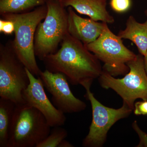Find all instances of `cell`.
Listing matches in <instances>:
<instances>
[{
    "label": "cell",
    "instance_id": "1",
    "mask_svg": "<svg viewBox=\"0 0 147 147\" xmlns=\"http://www.w3.org/2000/svg\"><path fill=\"white\" fill-rule=\"evenodd\" d=\"M59 50L43 60L46 69L62 73L72 85L91 86L102 71L100 61L85 45L69 33Z\"/></svg>",
    "mask_w": 147,
    "mask_h": 147
},
{
    "label": "cell",
    "instance_id": "2",
    "mask_svg": "<svg viewBox=\"0 0 147 147\" xmlns=\"http://www.w3.org/2000/svg\"><path fill=\"white\" fill-rule=\"evenodd\" d=\"M46 3L28 12L1 15L10 20L15 26L14 38L10 42L14 53L26 68L33 75L39 76L41 72L35 55V35L38 26L47 13Z\"/></svg>",
    "mask_w": 147,
    "mask_h": 147
},
{
    "label": "cell",
    "instance_id": "3",
    "mask_svg": "<svg viewBox=\"0 0 147 147\" xmlns=\"http://www.w3.org/2000/svg\"><path fill=\"white\" fill-rule=\"evenodd\" d=\"M51 127L37 109L26 103L16 105L7 147H36Z\"/></svg>",
    "mask_w": 147,
    "mask_h": 147
},
{
    "label": "cell",
    "instance_id": "4",
    "mask_svg": "<svg viewBox=\"0 0 147 147\" xmlns=\"http://www.w3.org/2000/svg\"><path fill=\"white\" fill-rule=\"evenodd\" d=\"M47 13L37 28L35 35V55L43 61L48 55L57 51L60 43L68 33L67 10L61 2L45 3Z\"/></svg>",
    "mask_w": 147,
    "mask_h": 147
},
{
    "label": "cell",
    "instance_id": "5",
    "mask_svg": "<svg viewBox=\"0 0 147 147\" xmlns=\"http://www.w3.org/2000/svg\"><path fill=\"white\" fill-rule=\"evenodd\" d=\"M129 71L121 79L116 78L102 70L98 77L100 86L115 91L122 98L123 103L134 110V102L138 98L147 100V75L144 65V57L139 54L127 63Z\"/></svg>",
    "mask_w": 147,
    "mask_h": 147
},
{
    "label": "cell",
    "instance_id": "6",
    "mask_svg": "<svg viewBox=\"0 0 147 147\" xmlns=\"http://www.w3.org/2000/svg\"><path fill=\"white\" fill-rule=\"evenodd\" d=\"M85 45L104 63L102 70L115 77L128 73L129 69L127 64L137 57L125 46L121 38L111 31L107 24L97 39Z\"/></svg>",
    "mask_w": 147,
    "mask_h": 147
},
{
    "label": "cell",
    "instance_id": "7",
    "mask_svg": "<svg viewBox=\"0 0 147 147\" xmlns=\"http://www.w3.org/2000/svg\"><path fill=\"white\" fill-rule=\"evenodd\" d=\"M30 84L26 68L17 57L11 43L0 46V97L16 105L25 103L24 90Z\"/></svg>",
    "mask_w": 147,
    "mask_h": 147
},
{
    "label": "cell",
    "instance_id": "8",
    "mask_svg": "<svg viewBox=\"0 0 147 147\" xmlns=\"http://www.w3.org/2000/svg\"><path fill=\"white\" fill-rule=\"evenodd\" d=\"M90 88H85V97L90 102L92 119L89 131L83 140L82 146L101 147L106 142L108 131L113 125L121 119L128 117L133 110L124 103L119 109L106 107L96 98L91 91Z\"/></svg>",
    "mask_w": 147,
    "mask_h": 147
},
{
    "label": "cell",
    "instance_id": "9",
    "mask_svg": "<svg viewBox=\"0 0 147 147\" xmlns=\"http://www.w3.org/2000/svg\"><path fill=\"white\" fill-rule=\"evenodd\" d=\"M39 77L52 95L53 105L64 114L79 113L86 109V104L74 96L68 80L62 73L46 69L41 71Z\"/></svg>",
    "mask_w": 147,
    "mask_h": 147
},
{
    "label": "cell",
    "instance_id": "10",
    "mask_svg": "<svg viewBox=\"0 0 147 147\" xmlns=\"http://www.w3.org/2000/svg\"><path fill=\"white\" fill-rule=\"evenodd\" d=\"M26 71L30 84L23 94L25 103L42 113L51 127L64 125L66 120L65 114L58 110L49 100L41 79L39 76L36 78L27 68Z\"/></svg>",
    "mask_w": 147,
    "mask_h": 147
},
{
    "label": "cell",
    "instance_id": "11",
    "mask_svg": "<svg viewBox=\"0 0 147 147\" xmlns=\"http://www.w3.org/2000/svg\"><path fill=\"white\" fill-rule=\"evenodd\" d=\"M68 32L84 45L93 42L102 33L107 23L98 22L91 18H82L71 7H67Z\"/></svg>",
    "mask_w": 147,
    "mask_h": 147
},
{
    "label": "cell",
    "instance_id": "12",
    "mask_svg": "<svg viewBox=\"0 0 147 147\" xmlns=\"http://www.w3.org/2000/svg\"><path fill=\"white\" fill-rule=\"evenodd\" d=\"M65 7H71L80 14L86 15L95 21L112 24L115 19L107 10V0H63Z\"/></svg>",
    "mask_w": 147,
    "mask_h": 147
},
{
    "label": "cell",
    "instance_id": "13",
    "mask_svg": "<svg viewBox=\"0 0 147 147\" xmlns=\"http://www.w3.org/2000/svg\"><path fill=\"white\" fill-rule=\"evenodd\" d=\"M118 36L122 39L129 40L137 46L139 54L144 57L147 52V19L144 23L137 22L134 16L127 19L126 28L119 31Z\"/></svg>",
    "mask_w": 147,
    "mask_h": 147
},
{
    "label": "cell",
    "instance_id": "14",
    "mask_svg": "<svg viewBox=\"0 0 147 147\" xmlns=\"http://www.w3.org/2000/svg\"><path fill=\"white\" fill-rule=\"evenodd\" d=\"M16 105L11 100L0 98V147H7Z\"/></svg>",
    "mask_w": 147,
    "mask_h": 147
},
{
    "label": "cell",
    "instance_id": "15",
    "mask_svg": "<svg viewBox=\"0 0 147 147\" xmlns=\"http://www.w3.org/2000/svg\"><path fill=\"white\" fill-rule=\"evenodd\" d=\"M45 3L42 0H0V13H24Z\"/></svg>",
    "mask_w": 147,
    "mask_h": 147
},
{
    "label": "cell",
    "instance_id": "16",
    "mask_svg": "<svg viewBox=\"0 0 147 147\" xmlns=\"http://www.w3.org/2000/svg\"><path fill=\"white\" fill-rule=\"evenodd\" d=\"M67 135L68 133L65 129L61 126L55 127L51 130L48 136L36 147H58Z\"/></svg>",
    "mask_w": 147,
    "mask_h": 147
},
{
    "label": "cell",
    "instance_id": "17",
    "mask_svg": "<svg viewBox=\"0 0 147 147\" xmlns=\"http://www.w3.org/2000/svg\"><path fill=\"white\" fill-rule=\"evenodd\" d=\"M131 0H110V4L114 11L123 13L128 11L131 8Z\"/></svg>",
    "mask_w": 147,
    "mask_h": 147
},
{
    "label": "cell",
    "instance_id": "18",
    "mask_svg": "<svg viewBox=\"0 0 147 147\" xmlns=\"http://www.w3.org/2000/svg\"><path fill=\"white\" fill-rule=\"evenodd\" d=\"M15 31V26L12 21L1 18L0 19V32L5 35H11Z\"/></svg>",
    "mask_w": 147,
    "mask_h": 147
},
{
    "label": "cell",
    "instance_id": "19",
    "mask_svg": "<svg viewBox=\"0 0 147 147\" xmlns=\"http://www.w3.org/2000/svg\"><path fill=\"white\" fill-rule=\"evenodd\" d=\"M132 128L138 134L139 138V144L137 147H147V134L142 131L139 127L137 121H134L132 124Z\"/></svg>",
    "mask_w": 147,
    "mask_h": 147
},
{
    "label": "cell",
    "instance_id": "20",
    "mask_svg": "<svg viewBox=\"0 0 147 147\" xmlns=\"http://www.w3.org/2000/svg\"><path fill=\"white\" fill-rule=\"evenodd\" d=\"M133 111L136 115H147V100L135 102Z\"/></svg>",
    "mask_w": 147,
    "mask_h": 147
},
{
    "label": "cell",
    "instance_id": "21",
    "mask_svg": "<svg viewBox=\"0 0 147 147\" xmlns=\"http://www.w3.org/2000/svg\"><path fill=\"white\" fill-rule=\"evenodd\" d=\"M73 146L71 143L67 141L65 139L62 141L58 147H73Z\"/></svg>",
    "mask_w": 147,
    "mask_h": 147
},
{
    "label": "cell",
    "instance_id": "22",
    "mask_svg": "<svg viewBox=\"0 0 147 147\" xmlns=\"http://www.w3.org/2000/svg\"><path fill=\"white\" fill-rule=\"evenodd\" d=\"M144 65L145 71L147 75V52L146 54L144 57Z\"/></svg>",
    "mask_w": 147,
    "mask_h": 147
},
{
    "label": "cell",
    "instance_id": "23",
    "mask_svg": "<svg viewBox=\"0 0 147 147\" xmlns=\"http://www.w3.org/2000/svg\"><path fill=\"white\" fill-rule=\"evenodd\" d=\"M43 1L45 2V3H46V2L48 1H58L61 2L62 1H63V0H42Z\"/></svg>",
    "mask_w": 147,
    "mask_h": 147
},
{
    "label": "cell",
    "instance_id": "24",
    "mask_svg": "<svg viewBox=\"0 0 147 147\" xmlns=\"http://www.w3.org/2000/svg\"><path fill=\"white\" fill-rule=\"evenodd\" d=\"M145 13L146 16L147 18V9H146V11H145Z\"/></svg>",
    "mask_w": 147,
    "mask_h": 147
}]
</instances>
